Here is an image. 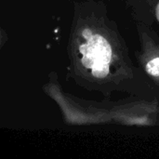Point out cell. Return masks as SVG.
Returning a JSON list of instances; mask_svg holds the SVG:
<instances>
[{
    "label": "cell",
    "mask_w": 159,
    "mask_h": 159,
    "mask_svg": "<svg viewBox=\"0 0 159 159\" xmlns=\"http://www.w3.org/2000/svg\"><path fill=\"white\" fill-rule=\"evenodd\" d=\"M82 63H83V65H84L85 67H87V68H92L93 65L95 64V60H94L91 56L86 54V55H83Z\"/></svg>",
    "instance_id": "obj_4"
},
{
    "label": "cell",
    "mask_w": 159,
    "mask_h": 159,
    "mask_svg": "<svg viewBox=\"0 0 159 159\" xmlns=\"http://www.w3.org/2000/svg\"><path fill=\"white\" fill-rule=\"evenodd\" d=\"M146 71L154 76H159V58L154 59L147 63Z\"/></svg>",
    "instance_id": "obj_3"
},
{
    "label": "cell",
    "mask_w": 159,
    "mask_h": 159,
    "mask_svg": "<svg viewBox=\"0 0 159 159\" xmlns=\"http://www.w3.org/2000/svg\"><path fill=\"white\" fill-rule=\"evenodd\" d=\"M82 34H83V36H84L86 39H89V38L92 36V34H91V31H90L89 29H85V30L83 31Z\"/></svg>",
    "instance_id": "obj_5"
},
{
    "label": "cell",
    "mask_w": 159,
    "mask_h": 159,
    "mask_svg": "<svg viewBox=\"0 0 159 159\" xmlns=\"http://www.w3.org/2000/svg\"><path fill=\"white\" fill-rule=\"evenodd\" d=\"M91 72L95 77H105L109 74V63L104 61H98L91 68Z\"/></svg>",
    "instance_id": "obj_2"
},
{
    "label": "cell",
    "mask_w": 159,
    "mask_h": 159,
    "mask_svg": "<svg viewBox=\"0 0 159 159\" xmlns=\"http://www.w3.org/2000/svg\"><path fill=\"white\" fill-rule=\"evenodd\" d=\"M80 52L83 55H89L95 60V63L98 61L108 62L111 60L112 49L109 43L101 35L95 34L88 39L87 45L80 46Z\"/></svg>",
    "instance_id": "obj_1"
}]
</instances>
